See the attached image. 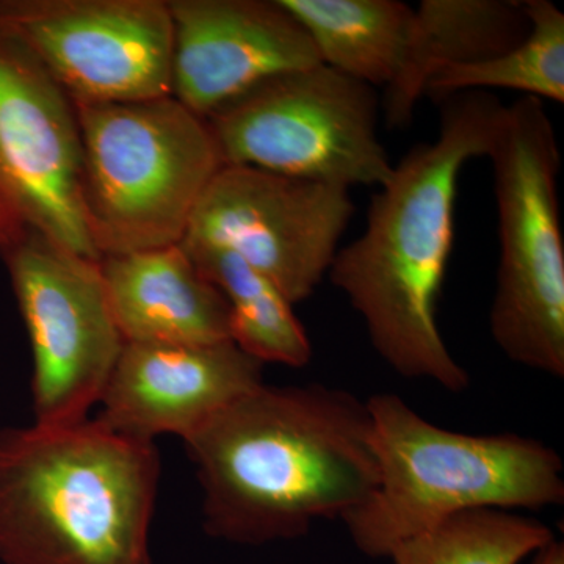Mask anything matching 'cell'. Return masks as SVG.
Wrapping results in <instances>:
<instances>
[{"instance_id":"8","label":"cell","mask_w":564,"mask_h":564,"mask_svg":"<svg viewBox=\"0 0 564 564\" xmlns=\"http://www.w3.org/2000/svg\"><path fill=\"white\" fill-rule=\"evenodd\" d=\"M0 258L31 339L33 423L87 421L126 345L101 263L41 236L2 248Z\"/></svg>"},{"instance_id":"19","label":"cell","mask_w":564,"mask_h":564,"mask_svg":"<svg viewBox=\"0 0 564 564\" xmlns=\"http://www.w3.org/2000/svg\"><path fill=\"white\" fill-rule=\"evenodd\" d=\"M555 540L538 519L496 508L464 511L406 541L392 564H524Z\"/></svg>"},{"instance_id":"4","label":"cell","mask_w":564,"mask_h":564,"mask_svg":"<svg viewBox=\"0 0 564 564\" xmlns=\"http://www.w3.org/2000/svg\"><path fill=\"white\" fill-rule=\"evenodd\" d=\"M366 404L378 484L340 518L364 555L389 558L399 545L464 511L564 502L562 458L540 441L441 429L395 393H377Z\"/></svg>"},{"instance_id":"12","label":"cell","mask_w":564,"mask_h":564,"mask_svg":"<svg viewBox=\"0 0 564 564\" xmlns=\"http://www.w3.org/2000/svg\"><path fill=\"white\" fill-rule=\"evenodd\" d=\"M172 96L209 118L263 82L322 65L280 0H170Z\"/></svg>"},{"instance_id":"16","label":"cell","mask_w":564,"mask_h":564,"mask_svg":"<svg viewBox=\"0 0 564 564\" xmlns=\"http://www.w3.org/2000/svg\"><path fill=\"white\" fill-rule=\"evenodd\" d=\"M303 25L323 65L369 87L402 66L414 9L399 0H280Z\"/></svg>"},{"instance_id":"11","label":"cell","mask_w":564,"mask_h":564,"mask_svg":"<svg viewBox=\"0 0 564 564\" xmlns=\"http://www.w3.org/2000/svg\"><path fill=\"white\" fill-rule=\"evenodd\" d=\"M352 214L350 188L225 165L181 243L232 251L296 304L328 276Z\"/></svg>"},{"instance_id":"17","label":"cell","mask_w":564,"mask_h":564,"mask_svg":"<svg viewBox=\"0 0 564 564\" xmlns=\"http://www.w3.org/2000/svg\"><path fill=\"white\" fill-rule=\"evenodd\" d=\"M199 273L225 295L231 311V340L262 364L303 367L313 345L293 304L269 278L232 251L204 243H181Z\"/></svg>"},{"instance_id":"5","label":"cell","mask_w":564,"mask_h":564,"mask_svg":"<svg viewBox=\"0 0 564 564\" xmlns=\"http://www.w3.org/2000/svg\"><path fill=\"white\" fill-rule=\"evenodd\" d=\"M74 107L85 215L99 258L181 243L225 166L207 121L173 96Z\"/></svg>"},{"instance_id":"10","label":"cell","mask_w":564,"mask_h":564,"mask_svg":"<svg viewBox=\"0 0 564 564\" xmlns=\"http://www.w3.org/2000/svg\"><path fill=\"white\" fill-rule=\"evenodd\" d=\"M0 32L74 104L172 96L173 18L163 0H0Z\"/></svg>"},{"instance_id":"20","label":"cell","mask_w":564,"mask_h":564,"mask_svg":"<svg viewBox=\"0 0 564 564\" xmlns=\"http://www.w3.org/2000/svg\"><path fill=\"white\" fill-rule=\"evenodd\" d=\"M524 564H564V544L555 538L536 554L530 556Z\"/></svg>"},{"instance_id":"2","label":"cell","mask_w":564,"mask_h":564,"mask_svg":"<svg viewBox=\"0 0 564 564\" xmlns=\"http://www.w3.org/2000/svg\"><path fill=\"white\" fill-rule=\"evenodd\" d=\"M217 540H296L340 519L378 484L366 402L343 389L261 384L185 443Z\"/></svg>"},{"instance_id":"15","label":"cell","mask_w":564,"mask_h":564,"mask_svg":"<svg viewBox=\"0 0 564 564\" xmlns=\"http://www.w3.org/2000/svg\"><path fill=\"white\" fill-rule=\"evenodd\" d=\"M527 32L529 20L519 0H423L414 9L402 66L386 87L388 128L410 124L426 82L437 69L502 54Z\"/></svg>"},{"instance_id":"9","label":"cell","mask_w":564,"mask_h":564,"mask_svg":"<svg viewBox=\"0 0 564 564\" xmlns=\"http://www.w3.org/2000/svg\"><path fill=\"white\" fill-rule=\"evenodd\" d=\"M28 236L101 261L85 215L76 107L20 41L0 32V250Z\"/></svg>"},{"instance_id":"18","label":"cell","mask_w":564,"mask_h":564,"mask_svg":"<svg viewBox=\"0 0 564 564\" xmlns=\"http://www.w3.org/2000/svg\"><path fill=\"white\" fill-rule=\"evenodd\" d=\"M529 32L518 44L485 61L444 66L426 82L425 95L447 96L489 88L522 98L564 102V14L549 0H524Z\"/></svg>"},{"instance_id":"3","label":"cell","mask_w":564,"mask_h":564,"mask_svg":"<svg viewBox=\"0 0 564 564\" xmlns=\"http://www.w3.org/2000/svg\"><path fill=\"white\" fill-rule=\"evenodd\" d=\"M161 458L98 419L0 430V563L154 564Z\"/></svg>"},{"instance_id":"7","label":"cell","mask_w":564,"mask_h":564,"mask_svg":"<svg viewBox=\"0 0 564 564\" xmlns=\"http://www.w3.org/2000/svg\"><path fill=\"white\" fill-rule=\"evenodd\" d=\"M369 85L326 65L263 82L206 118L225 165L351 188L393 172Z\"/></svg>"},{"instance_id":"13","label":"cell","mask_w":564,"mask_h":564,"mask_svg":"<svg viewBox=\"0 0 564 564\" xmlns=\"http://www.w3.org/2000/svg\"><path fill=\"white\" fill-rule=\"evenodd\" d=\"M263 364L232 340L207 345L126 344L99 406L113 432L187 443L226 406L263 384Z\"/></svg>"},{"instance_id":"6","label":"cell","mask_w":564,"mask_h":564,"mask_svg":"<svg viewBox=\"0 0 564 564\" xmlns=\"http://www.w3.org/2000/svg\"><path fill=\"white\" fill-rule=\"evenodd\" d=\"M499 217L500 261L489 326L510 361L564 377L562 155L544 102L507 106L488 154Z\"/></svg>"},{"instance_id":"14","label":"cell","mask_w":564,"mask_h":564,"mask_svg":"<svg viewBox=\"0 0 564 564\" xmlns=\"http://www.w3.org/2000/svg\"><path fill=\"white\" fill-rule=\"evenodd\" d=\"M111 314L126 344L207 345L231 340L225 295L181 243L104 256Z\"/></svg>"},{"instance_id":"1","label":"cell","mask_w":564,"mask_h":564,"mask_svg":"<svg viewBox=\"0 0 564 564\" xmlns=\"http://www.w3.org/2000/svg\"><path fill=\"white\" fill-rule=\"evenodd\" d=\"M437 102V139L415 144L393 165L361 236L339 248L328 278L391 369L462 392L469 373L443 339L437 300L454 248L459 176L467 162L488 158L507 106L486 91Z\"/></svg>"}]
</instances>
